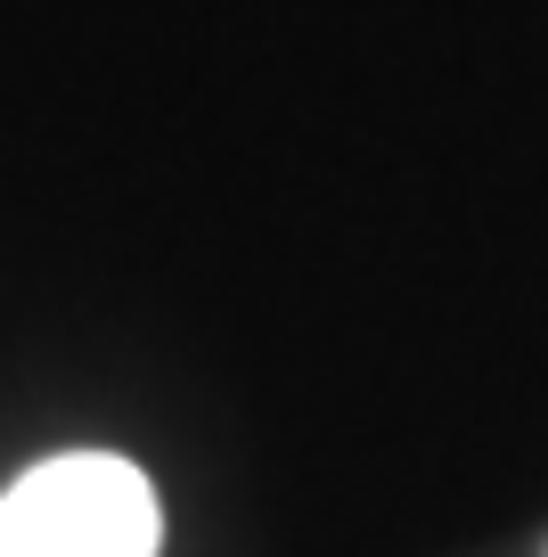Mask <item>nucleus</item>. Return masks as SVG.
<instances>
[{"instance_id":"1","label":"nucleus","mask_w":548,"mask_h":557,"mask_svg":"<svg viewBox=\"0 0 548 557\" xmlns=\"http://www.w3.org/2000/svg\"><path fill=\"white\" fill-rule=\"evenodd\" d=\"M0 557H155V484L115 451H66L0 492Z\"/></svg>"}]
</instances>
